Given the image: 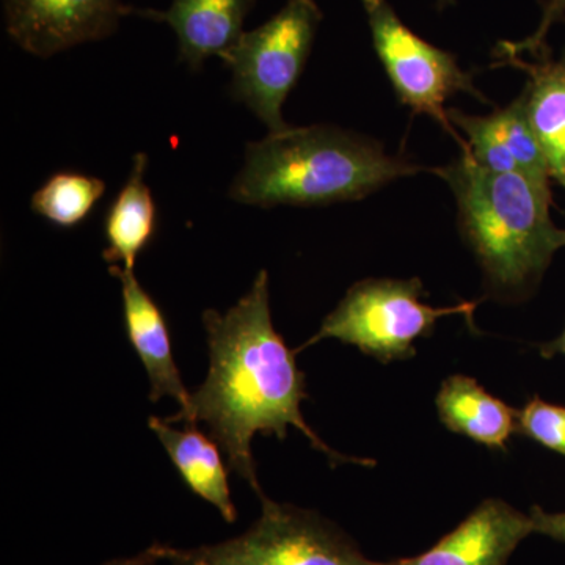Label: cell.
I'll use <instances>...</instances> for the list:
<instances>
[{
    "label": "cell",
    "instance_id": "8fae6325",
    "mask_svg": "<svg viewBox=\"0 0 565 565\" xmlns=\"http://www.w3.org/2000/svg\"><path fill=\"white\" fill-rule=\"evenodd\" d=\"M180 424L182 429H178V424L166 422V418L151 416L148 419V426L158 435L185 486L214 505L225 522H236L237 511L230 492L228 471L217 441L206 437L196 424Z\"/></svg>",
    "mask_w": 565,
    "mask_h": 565
},
{
    "label": "cell",
    "instance_id": "44dd1931",
    "mask_svg": "<svg viewBox=\"0 0 565 565\" xmlns=\"http://www.w3.org/2000/svg\"><path fill=\"white\" fill-rule=\"evenodd\" d=\"M167 548H169V546L154 544L137 556L118 557V559H111L109 563L103 565H154L161 563V561H166Z\"/></svg>",
    "mask_w": 565,
    "mask_h": 565
},
{
    "label": "cell",
    "instance_id": "7402d4cb",
    "mask_svg": "<svg viewBox=\"0 0 565 565\" xmlns=\"http://www.w3.org/2000/svg\"><path fill=\"white\" fill-rule=\"evenodd\" d=\"M541 355L544 356V359H553L555 355L565 356V329L563 334L557 337L556 340L541 345Z\"/></svg>",
    "mask_w": 565,
    "mask_h": 565
},
{
    "label": "cell",
    "instance_id": "3957f363",
    "mask_svg": "<svg viewBox=\"0 0 565 565\" xmlns=\"http://www.w3.org/2000/svg\"><path fill=\"white\" fill-rule=\"evenodd\" d=\"M430 172L456 196L459 228L484 270L487 285L503 297L534 288L557 250L565 230L550 215L552 195L520 173H494L462 154Z\"/></svg>",
    "mask_w": 565,
    "mask_h": 565
},
{
    "label": "cell",
    "instance_id": "52a82bcc",
    "mask_svg": "<svg viewBox=\"0 0 565 565\" xmlns=\"http://www.w3.org/2000/svg\"><path fill=\"white\" fill-rule=\"evenodd\" d=\"M370 22L375 54L392 82L397 98L415 114L429 115L455 136L467 150V141L457 136L445 103L457 93L487 102L475 87L473 76L460 68L451 52L427 43L401 21L388 0H362Z\"/></svg>",
    "mask_w": 565,
    "mask_h": 565
},
{
    "label": "cell",
    "instance_id": "ba28073f",
    "mask_svg": "<svg viewBox=\"0 0 565 565\" xmlns=\"http://www.w3.org/2000/svg\"><path fill=\"white\" fill-rule=\"evenodd\" d=\"M125 11L120 0H6L7 31L22 50L46 58L110 35Z\"/></svg>",
    "mask_w": 565,
    "mask_h": 565
},
{
    "label": "cell",
    "instance_id": "ffe728a7",
    "mask_svg": "<svg viewBox=\"0 0 565 565\" xmlns=\"http://www.w3.org/2000/svg\"><path fill=\"white\" fill-rule=\"evenodd\" d=\"M530 516L533 520L534 533L548 535L555 541L565 542V512L563 514H548L539 505H533Z\"/></svg>",
    "mask_w": 565,
    "mask_h": 565
},
{
    "label": "cell",
    "instance_id": "277c9868",
    "mask_svg": "<svg viewBox=\"0 0 565 565\" xmlns=\"http://www.w3.org/2000/svg\"><path fill=\"white\" fill-rule=\"evenodd\" d=\"M424 285L418 277L366 278L345 292L321 329L299 351L319 341L338 340L355 345L381 363L408 360L415 355V341L430 337L438 319L446 316H471L478 302L455 307H430L424 302Z\"/></svg>",
    "mask_w": 565,
    "mask_h": 565
},
{
    "label": "cell",
    "instance_id": "ac0fdd59",
    "mask_svg": "<svg viewBox=\"0 0 565 565\" xmlns=\"http://www.w3.org/2000/svg\"><path fill=\"white\" fill-rule=\"evenodd\" d=\"M516 433L565 456V405L550 404L534 396L516 412Z\"/></svg>",
    "mask_w": 565,
    "mask_h": 565
},
{
    "label": "cell",
    "instance_id": "8992f818",
    "mask_svg": "<svg viewBox=\"0 0 565 565\" xmlns=\"http://www.w3.org/2000/svg\"><path fill=\"white\" fill-rule=\"evenodd\" d=\"M250 530L221 544L167 548L172 565H385L367 559L355 542L316 512L275 503L266 494Z\"/></svg>",
    "mask_w": 565,
    "mask_h": 565
},
{
    "label": "cell",
    "instance_id": "4fadbf2b",
    "mask_svg": "<svg viewBox=\"0 0 565 565\" xmlns=\"http://www.w3.org/2000/svg\"><path fill=\"white\" fill-rule=\"evenodd\" d=\"M498 65L515 66L530 77L522 95L527 118L544 151L550 174L565 189V54L559 61H552L546 52L535 62L508 58L493 66Z\"/></svg>",
    "mask_w": 565,
    "mask_h": 565
},
{
    "label": "cell",
    "instance_id": "9a60e30c",
    "mask_svg": "<svg viewBox=\"0 0 565 565\" xmlns=\"http://www.w3.org/2000/svg\"><path fill=\"white\" fill-rule=\"evenodd\" d=\"M148 158L134 156L131 174L110 204L104 222L107 248L103 256L110 266L134 270L137 256L151 243L158 226V210L147 182Z\"/></svg>",
    "mask_w": 565,
    "mask_h": 565
},
{
    "label": "cell",
    "instance_id": "5bb4252c",
    "mask_svg": "<svg viewBox=\"0 0 565 565\" xmlns=\"http://www.w3.org/2000/svg\"><path fill=\"white\" fill-rule=\"evenodd\" d=\"M435 405L446 429L487 448L504 449L516 433V411L468 375L445 379Z\"/></svg>",
    "mask_w": 565,
    "mask_h": 565
},
{
    "label": "cell",
    "instance_id": "2e32d148",
    "mask_svg": "<svg viewBox=\"0 0 565 565\" xmlns=\"http://www.w3.org/2000/svg\"><path fill=\"white\" fill-rule=\"evenodd\" d=\"M104 191L106 184L99 178L74 172L55 173L33 193L31 206L35 214L54 225L73 228L88 217Z\"/></svg>",
    "mask_w": 565,
    "mask_h": 565
},
{
    "label": "cell",
    "instance_id": "d6986e66",
    "mask_svg": "<svg viewBox=\"0 0 565 565\" xmlns=\"http://www.w3.org/2000/svg\"><path fill=\"white\" fill-rule=\"evenodd\" d=\"M564 14L565 0H548L544 6V14H542L537 31L523 41H501L494 50V55L500 61L522 58L525 54H530L534 58L542 57L548 52L546 51L545 40L550 29L553 28L555 22L563 20Z\"/></svg>",
    "mask_w": 565,
    "mask_h": 565
},
{
    "label": "cell",
    "instance_id": "5b68a950",
    "mask_svg": "<svg viewBox=\"0 0 565 565\" xmlns=\"http://www.w3.org/2000/svg\"><path fill=\"white\" fill-rule=\"evenodd\" d=\"M321 21L315 0H288L262 28L244 32L223 57L232 71L234 98L273 134L291 128L282 104L302 76Z\"/></svg>",
    "mask_w": 565,
    "mask_h": 565
},
{
    "label": "cell",
    "instance_id": "7c38bea8",
    "mask_svg": "<svg viewBox=\"0 0 565 565\" xmlns=\"http://www.w3.org/2000/svg\"><path fill=\"white\" fill-rule=\"evenodd\" d=\"M252 0H173L163 21L177 32L182 61L200 68L206 58L225 57L243 35Z\"/></svg>",
    "mask_w": 565,
    "mask_h": 565
},
{
    "label": "cell",
    "instance_id": "603a6c76",
    "mask_svg": "<svg viewBox=\"0 0 565 565\" xmlns=\"http://www.w3.org/2000/svg\"><path fill=\"white\" fill-rule=\"evenodd\" d=\"M441 3H451V0H440Z\"/></svg>",
    "mask_w": 565,
    "mask_h": 565
},
{
    "label": "cell",
    "instance_id": "30bf717a",
    "mask_svg": "<svg viewBox=\"0 0 565 565\" xmlns=\"http://www.w3.org/2000/svg\"><path fill=\"white\" fill-rule=\"evenodd\" d=\"M109 273L121 285L126 333L150 379L151 403H158L166 396L173 397L181 407L178 414H184L191 407V392L182 384L180 370L174 362L166 316L150 294L141 288L134 270L110 266Z\"/></svg>",
    "mask_w": 565,
    "mask_h": 565
},
{
    "label": "cell",
    "instance_id": "6da1fadb",
    "mask_svg": "<svg viewBox=\"0 0 565 565\" xmlns=\"http://www.w3.org/2000/svg\"><path fill=\"white\" fill-rule=\"evenodd\" d=\"M203 323L210 349L206 381L191 393L189 411L166 422L206 424L230 470L258 497L264 492L252 456L255 434L285 440L289 427H296L333 463L373 467V460L333 451L305 422L300 412L308 397L305 374L297 367V352L275 330L266 270L256 275L250 291L226 313L204 311Z\"/></svg>",
    "mask_w": 565,
    "mask_h": 565
},
{
    "label": "cell",
    "instance_id": "e0dca14e",
    "mask_svg": "<svg viewBox=\"0 0 565 565\" xmlns=\"http://www.w3.org/2000/svg\"><path fill=\"white\" fill-rule=\"evenodd\" d=\"M489 118L494 132L519 163L520 173L533 182L535 188L552 195V189H550L552 174H550L548 163H546L541 143H539L530 118H527L523 96L516 98L504 109L493 111Z\"/></svg>",
    "mask_w": 565,
    "mask_h": 565
},
{
    "label": "cell",
    "instance_id": "7a4b0ae2",
    "mask_svg": "<svg viewBox=\"0 0 565 565\" xmlns=\"http://www.w3.org/2000/svg\"><path fill=\"white\" fill-rule=\"evenodd\" d=\"M424 170L388 154L370 137L334 126H291L247 145L230 196L258 207L326 206L366 199L390 182Z\"/></svg>",
    "mask_w": 565,
    "mask_h": 565
},
{
    "label": "cell",
    "instance_id": "9c48e42d",
    "mask_svg": "<svg viewBox=\"0 0 565 565\" xmlns=\"http://www.w3.org/2000/svg\"><path fill=\"white\" fill-rule=\"evenodd\" d=\"M534 533L533 520L501 500H486L422 555L385 565H505Z\"/></svg>",
    "mask_w": 565,
    "mask_h": 565
}]
</instances>
